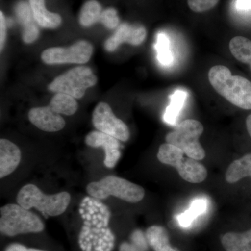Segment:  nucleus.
<instances>
[{
	"label": "nucleus",
	"instance_id": "nucleus-10",
	"mask_svg": "<svg viewBox=\"0 0 251 251\" xmlns=\"http://www.w3.org/2000/svg\"><path fill=\"white\" fill-rule=\"evenodd\" d=\"M92 124L99 131L111 135L120 141L126 142L130 138V131L126 125L115 116L108 103L100 102L92 113Z\"/></svg>",
	"mask_w": 251,
	"mask_h": 251
},
{
	"label": "nucleus",
	"instance_id": "nucleus-14",
	"mask_svg": "<svg viewBox=\"0 0 251 251\" xmlns=\"http://www.w3.org/2000/svg\"><path fill=\"white\" fill-rule=\"evenodd\" d=\"M21 161V151L7 139L0 140V178L6 177L16 171Z\"/></svg>",
	"mask_w": 251,
	"mask_h": 251
},
{
	"label": "nucleus",
	"instance_id": "nucleus-17",
	"mask_svg": "<svg viewBox=\"0 0 251 251\" xmlns=\"http://www.w3.org/2000/svg\"><path fill=\"white\" fill-rule=\"evenodd\" d=\"M226 251H251V229L244 232H228L221 239Z\"/></svg>",
	"mask_w": 251,
	"mask_h": 251
},
{
	"label": "nucleus",
	"instance_id": "nucleus-33",
	"mask_svg": "<svg viewBox=\"0 0 251 251\" xmlns=\"http://www.w3.org/2000/svg\"><path fill=\"white\" fill-rule=\"evenodd\" d=\"M120 251H142L132 243L123 242L120 246Z\"/></svg>",
	"mask_w": 251,
	"mask_h": 251
},
{
	"label": "nucleus",
	"instance_id": "nucleus-27",
	"mask_svg": "<svg viewBox=\"0 0 251 251\" xmlns=\"http://www.w3.org/2000/svg\"><path fill=\"white\" fill-rule=\"evenodd\" d=\"M220 0H187L188 7L193 12L203 13L214 9Z\"/></svg>",
	"mask_w": 251,
	"mask_h": 251
},
{
	"label": "nucleus",
	"instance_id": "nucleus-2",
	"mask_svg": "<svg viewBox=\"0 0 251 251\" xmlns=\"http://www.w3.org/2000/svg\"><path fill=\"white\" fill-rule=\"evenodd\" d=\"M208 77L213 88L229 103L244 110H251L250 81L232 75L228 68L223 65L211 68Z\"/></svg>",
	"mask_w": 251,
	"mask_h": 251
},
{
	"label": "nucleus",
	"instance_id": "nucleus-7",
	"mask_svg": "<svg viewBox=\"0 0 251 251\" xmlns=\"http://www.w3.org/2000/svg\"><path fill=\"white\" fill-rule=\"evenodd\" d=\"M203 131L204 127L201 122L186 120L176 125L175 129L166 135V141L182 150L186 156L201 161L206 155L199 141Z\"/></svg>",
	"mask_w": 251,
	"mask_h": 251
},
{
	"label": "nucleus",
	"instance_id": "nucleus-3",
	"mask_svg": "<svg viewBox=\"0 0 251 251\" xmlns=\"http://www.w3.org/2000/svg\"><path fill=\"white\" fill-rule=\"evenodd\" d=\"M16 201L23 207L29 210L34 208L48 217L59 216L65 212L70 204L71 196L65 191L45 194L35 185L29 184L20 189Z\"/></svg>",
	"mask_w": 251,
	"mask_h": 251
},
{
	"label": "nucleus",
	"instance_id": "nucleus-12",
	"mask_svg": "<svg viewBox=\"0 0 251 251\" xmlns=\"http://www.w3.org/2000/svg\"><path fill=\"white\" fill-rule=\"evenodd\" d=\"M85 144L90 148H102L105 151L104 165L113 168L121 156L120 140L99 130H93L85 137Z\"/></svg>",
	"mask_w": 251,
	"mask_h": 251
},
{
	"label": "nucleus",
	"instance_id": "nucleus-31",
	"mask_svg": "<svg viewBox=\"0 0 251 251\" xmlns=\"http://www.w3.org/2000/svg\"><path fill=\"white\" fill-rule=\"evenodd\" d=\"M4 251H47L41 250V249H34V248H27L22 245V244H10L5 249Z\"/></svg>",
	"mask_w": 251,
	"mask_h": 251
},
{
	"label": "nucleus",
	"instance_id": "nucleus-4",
	"mask_svg": "<svg viewBox=\"0 0 251 251\" xmlns=\"http://www.w3.org/2000/svg\"><path fill=\"white\" fill-rule=\"evenodd\" d=\"M0 214V231L8 237L39 233L45 227L39 216L18 204H7L1 206Z\"/></svg>",
	"mask_w": 251,
	"mask_h": 251
},
{
	"label": "nucleus",
	"instance_id": "nucleus-22",
	"mask_svg": "<svg viewBox=\"0 0 251 251\" xmlns=\"http://www.w3.org/2000/svg\"><path fill=\"white\" fill-rule=\"evenodd\" d=\"M229 50L239 62L249 64L251 69V41L243 36H235L229 41Z\"/></svg>",
	"mask_w": 251,
	"mask_h": 251
},
{
	"label": "nucleus",
	"instance_id": "nucleus-29",
	"mask_svg": "<svg viewBox=\"0 0 251 251\" xmlns=\"http://www.w3.org/2000/svg\"><path fill=\"white\" fill-rule=\"evenodd\" d=\"M131 243L133 245L142 251H146L148 249V242L147 239L146 234H144L140 229H136L131 234L130 237Z\"/></svg>",
	"mask_w": 251,
	"mask_h": 251
},
{
	"label": "nucleus",
	"instance_id": "nucleus-30",
	"mask_svg": "<svg viewBox=\"0 0 251 251\" xmlns=\"http://www.w3.org/2000/svg\"><path fill=\"white\" fill-rule=\"evenodd\" d=\"M6 18L2 11H0V50L2 51L4 49L6 39Z\"/></svg>",
	"mask_w": 251,
	"mask_h": 251
},
{
	"label": "nucleus",
	"instance_id": "nucleus-13",
	"mask_svg": "<svg viewBox=\"0 0 251 251\" xmlns=\"http://www.w3.org/2000/svg\"><path fill=\"white\" fill-rule=\"evenodd\" d=\"M29 122L36 128L46 132H57L66 125L65 120L61 115L54 112L49 105L31 109L29 112Z\"/></svg>",
	"mask_w": 251,
	"mask_h": 251
},
{
	"label": "nucleus",
	"instance_id": "nucleus-24",
	"mask_svg": "<svg viewBox=\"0 0 251 251\" xmlns=\"http://www.w3.org/2000/svg\"><path fill=\"white\" fill-rule=\"evenodd\" d=\"M158 59L162 65L171 66L173 62V55L170 47L169 38L166 34L160 33L157 36L156 46Z\"/></svg>",
	"mask_w": 251,
	"mask_h": 251
},
{
	"label": "nucleus",
	"instance_id": "nucleus-6",
	"mask_svg": "<svg viewBox=\"0 0 251 251\" xmlns=\"http://www.w3.org/2000/svg\"><path fill=\"white\" fill-rule=\"evenodd\" d=\"M184 154L179 148L166 143L160 146L157 158L163 164L174 167L185 181L193 184L202 182L207 176L205 167L198 160L185 158Z\"/></svg>",
	"mask_w": 251,
	"mask_h": 251
},
{
	"label": "nucleus",
	"instance_id": "nucleus-16",
	"mask_svg": "<svg viewBox=\"0 0 251 251\" xmlns=\"http://www.w3.org/2000/svg\"><path fill=\"white\" fill-rule=\"evenodd\" d=\"M145 234L149 245L154 251H179L172 247L168 232L162 226H151L147 229Z\"/></svg>",
	"mask_w": 251,
	"mask_h": 251
},
{
	"label": "nucleus",
	"instance_id": "nucleus-25",
	"mask_svg": "<svg viewBox=\"0 0 251 251\" xmlns=\"http://www.w3.org/2000/svg\"><path fill=\"white\" fill-rule=\"evenodd\" d=\"M120 18L117 11L113 8H108L103 11L100 23L109 29H116L120 25Z\"/></svg>",
	"mask_w": 251,
	"mask_h": 251
},
{
	"label": "nucleus",
	"instance_id": "nucleus-28",
	"mask_svg": "<svg viewBox=\"0 0 251 251\" xmlns=\"http://www.w3.org/2000/svg\"><path fill=\"white\" fill-rule=\"evenodd\" d=\"M39 36V29L35 23L32 22L23 27V40L25 44H32Z\"/></svg>",
	"mask_w": 251,
	"mask_h": 251
},
{
	"label": "nucleus",
	"instance_id": "nucleus-18",
	"mask_svg": "<svg viewBox=\"0 0 251 251\" xmlns=\"http://www.w3.org/2000/svg\"><path fill=\"white\" fill-rule=\"evenodd\" d=\"M248 176L251 177V153L232 162L226 173V181L229 184H234Z\"/></svg>",
	"mask_w": 251,
	"mask_h": 251
},
{
	"label": "nucleus",
	"instance_id": "nucleus-9",
	"mask_svg": "<svg viewBox=\"0 0 251 251\" xmlns=\"http://www.w3.org/2000/svg\"><path fill=\"white\" fill-rule=\"evenodd\" d=\"M93 46L88 41H77L69 47H53L45 50L41 59L46 64H85L92 57Z\"/></svg>",
	"mask_w": 251,
	"mask_h": 251
},
{
	"label": "nucleus",
	"instance_id": "nucleus-11",
	"mask_svg": "<svg viewBox=\"0 0 251 251\" xmlns=\"http://www.w3.org/2000/svg\"><path fill=\"white\" fill-rule=\"evenodd\" d=\"M146 37L147 30L143 26L122 23L117 28L113 35L105 41L104 48L108 52H112L124 43L134 46L141 45Z\"/></svg>",
	"mask_w": 251,
	"mask_h": 251
},
{
	"label": "nucleus",
	"instance_id": "nucleus-5",
	"mask_svg": "<svg viewBox=\"0 0 251 251\" xmlns=\"http://www.w3.org/2000/svg\"><path fill=\"white\" fill-rule=\"evenodd\" d=\"M86 190L90 196L99 200L113 196L130 203L139 202L145 194V189L142 186L113 175L90 183Z\"/></svg>",
	"mask_w": 251,
	"mask_h": 251
},
{
	"label": "nucleus",
	"instance_id": "nucleus-32",
	"mask_svg": "<svg viewBox=\"0 0 251 251\" xmlns=\"http://www.w3.org/2000/svg\"><path fill=\"white\" fill-rule=\"evenodd\" d=\"M236 6L240 11L251 10V0H237Z\"/></svg>",
	"mask_w": 251,
	"mask_h": 251
},
{
	"label": "nucleus",
	"instance_id": "nucleus-15",
	"mask_svg": "<svg viewBox=\"0 0 251 251\" xmlns=\"http://www.w3.org/2000/svg\"><path fill=\"white\" fill-rule=\"evenodd\" d=\"M29 5L34 21L45 29H56L62 22L60 15L50 12L46 9L45 0H29Z\"/></svg>",
	"mask_w": 251,
	"mask_h": 251
},
{
	"label": "nucleus",
	"instance_id": "nucleus-8",
	"mask_svg": "<svg viewBox=\"0 0 251 251\" xmlns=\"http://www.w3.org/2000/svg\"><path fill=\"white\" fill-rule=\"evenodd\" d=\"M97 75L91 68L81 66L63 74L49 85V90L56 93L69 94L75 99L84 97L86 91L97 84Z\"/></svg>",
	"mask_w": 251,
	"mask_h": 251
},
{
	"label": "nucleus",
	"instance_id": "nucleus-26",
	"mask_svg": "<svg viewBox=\"0 0 251 251\" xmlns=\"http://www.w3.org/2000/svg\"><path fill=\"white\" fill-rule=\"evenodd\" d=\"M16 14L18 21L23 25V27L34 22L32 12L30 5H28L24 1H21L16 6Z\"/></svg>",
	"mask_w": 251,
	"mask_h": 251
},
{
	"label": "nucleus",
	"instance_id": "nucleus-19",
	"mask_svg": "<svg viewBox=\"0 0 251 251\" xmlns=\"http://www.w3.org/2000/svg\"><path fill=\"white\" fill-rule=\"evenodd\" d=\"M187 92L182 90L175 91L171 96V103L165 112L164 121L168 125H175L179 118L180 112L184 108L185 101L187 98Z\"/></svg>",
	"mask_w": 251,
	"mask_h": 251
},
{
	"label": "nucleus",
	"instance_id": "nucleus-1",
	"mask_svg": "<svg viewBox=\"0 0 251 251\" xmlns=\"http://www.w3.org/2000/svg\"><path fill=\"white\" fill-rule=\"evenodd\" d=\"M79 213L83 221L78 237L82 251H112L115 247V234L110 224L111 212L100 200L87 196L82 200Z\"/></svg>",
	"mask_w": 251,
	"mask_h": 251
},
{
	"label": "nucleus",
	"instance_id": "nucleus-21",
	"mask_svg": "<svg viewBox=\"0 0 251 251\" xmlns=\"http://www.w3.org/2000/svg\"><path fill=\"white\" fill-rule=\"evenodd\" d=\"M103 10L97 0H89L81 9L79 23L83 27H90L96 23L100 22Z\"/></svg>",
	"mask_w": 251,
	"mask_h": 251
},
{
	"label": "nucleus",
	"instance_id": "nucleus-34",
	"mask_svg": "<svg viewBox=\"0 0 251 251\" xmlns=\"http://www.w3.org/2000/svg\"><path fill=\"white\" fill-rule=\"evenodd\" d=\"M246 125H247V128L248 133L251 138V114L247 118V121H246Z\"/></svg>",
	"mask_w": 251,
	"mask_h": 251
},
{
	"label": "nucleus",
	"instance_id": "nucleus-20",
	"mask_svg": "<svg viewBox=\"0 0 251 251\" xmlns=\"http://www.w3.org/2000/svg\"><path fill=\"white\" fill-rule=\"evenodd\" d=\"M75 99L69 94L57 93L51 99L49 106L59 115L72 116L78 109V103Z\"/></svg>",
	"mask_w": 251,
	"mask_h": 251
},
{
	"label": "nucleus",
	"instance_id": "nucleus-23",
	"mask_svg": "<svg viewBox=\"0 0 251 251\" xmlns=\"http://www.w3.org/2000/svg\"><path fill=\"white\" fill-rule=\"evenodd\" d=\"M207 208V202L204 198H198L191 202L189 208L177 216L178 224L181 227H189L198 216L204 214Z\"/></svg>",
	"mask_w": 251,
	"mask_h": 251
}]
</instances>
